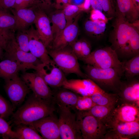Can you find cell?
<instances>
[{"instance_id":"8fae6325","label":"cell","mask_w":139,"mask_h":139,"mask_svg":"<svg viewBox=\"0 0 139 139\" xmlns=\"http://www.w3.org/2000/svg\"><path fill=\"white\" fill-rule=\"evenodd\" d=\"M36 18L34 24L39 39L47 49H51L54 39L49 18L40 5L34 6Z\"/></svg>"},{"instance_id":"ba28073f","label":"cell","mask_w":139,"mask_h":139,"mask_svg":"<svg viewBox=\"0 0 139 139\" xmlns=\"http://www.w3.org/2000/svg\"><path fill=\"white\" fill-rule=\"evenodd\" d=\"M4 57L14 60L23 66L27 70H36L42 62L30 52L21 50L19 47L15 36L8 41L4 50Z\"/></svg>"},{"instance_id":"8992f818","label":"cell","mask_w":139,"mask_h":139,"mask_svg":"<svg viewBox=\"0 0 139 139\" xmlns=\"http://www.w3.org/2000/svg\"><path fill=\"white\" fill-rule=\"evenodd\" d=\"M58 123L60 139H82V137L77 124L76 113L69 107L57 104Z\"/></svg>"},{"instance_id":"30bf717a","label":"cell","mask_w":139,"mask_h":139,"mask_svg":"<svg viewBox=\"0 0 139 139\" xmlns=\"http://www.w3.org/2000/svg\"><path fill=\"white\" fill-rule=\"evenodd\" d=\"M5 81V91L15 109L22 103L31 90L18 75Z\"/></svg>"},{"instance_id":"7402d4cb","label":"cell","mask_w":139,"mask_h":139,"mask_svg":"<svg viewBox=\"0 0 139 139\" xmlns=\"http://www.w3.org/2000/svg\"><path fill=\"white\" fill-rule=\"evenodd\" d=\"M53 92V98L56 105L66 106L74 110L79 95L70 90L64 88Z\"/></svg>"},{"instance_id":"484cf974","label":"cell","mask_w":139,"mask_h":139,"mask_svg":"<svg viewBox=\"0 0 139 139\" xmlns=\"http://www.w3.org/2000/svg\"><path fill=\"white\" fill-rule=\"evenodd\" d=\"M49 19L52 24L51 29L54 39L62 32L66 26V21L62 10L52 13Z\"/></svg>"},{"instance_id":"f907efd6","label":"cell","mask_w":139,"mask_h":139,"mask_svg":"<svg viewBox=\"0 0 139 139\" xmlns=\"http://www.w3.org/2000/svg\"><path fill=\"white\" fill-rule=\"evenodd\" d=\"M113 6L115 8L114 4V0H109Z\"/></svg>"},{"instance_id":"ab89813d","label":"cell","mask_w":139,"mask_h":139,"mask_svg":"<svg viewBox=\"0 0 139 139\" xmlns=\"http://www.w3.org/2000/svg\"><path fill=\"white\" fill-rule=\"evenodd\" d=\"M70 46L71 47L73 51L76 56L78 59H80L81 51V40H76Z\"/></svg>"},{"instance_id":"816d5d0a","label":"cell","mask_w":139,"mask_h":139,"mask_svg":"<svg viewBox=\"0 0 139 139\" xmlns=\"http://www.w3.org/2000/svg\"><path fill=\"white\" fill-rule=\"evenodd\" d=\"M36 1L38 2L39 4L41 3L40 0H36Z\"/></svg>"},{"instance_id":"cb8c5ba5","label":"cell","mask_w":139,"mask_h":139,"mask_svg":"<svg viewBox=\"0 0 139 139\" xmlns=\"http://www.w3.org/2000/svg\"><path fill=\"white\" fill-rule=\"evenodd\" d=\"M115 107V106H106L95 105L90 109L86 111L101 121L106 126L111 119Z\"/></svg>"},{"instance_id":"e575fe53","label":"cell","mask_w":139,"mask_h":139,"mask_svg":"<svg viewBox=\"0 0 139 139\" xmlns=\"http://www.w3.org/2000/svg\"><path fill=\"white\" fill-rule=\"evenodd\" d=\"M17 31L15 37L19 47L24 51L29 52V36L26 30Z\"/></svg>"},{"instance_id":"9a60e30c","label":"cell","mask_w":139,"mask_h":139,"mask_svg":"<svg viewBox=\"0 0 139 139\" xmlns=\"http://www.w3.org/2000/svg\"><path fill=\"white\" fill-rule=\"evenodd\" d=\"M80 15V14H79L72 22L66 25L60 35L54 39L50 49H62L76 40L79 31L78 23Z\"/></svg>"},{"instance_id":"ee69618b","label":"cell","mask_w":139,"mask_h":139,"mask_svg":"<svg viewBox=\"0 0 139 139\" xmlns=\"http://www.w3.org/2000/svg\"><path fill=\"white\" fill-rule=\"evenodd\" d=\"M69 0H56L55 6L58 9L63 8L69 3Z\"/></svg>"},{"instance_id":"6da1fadb","label":"cell","mask_w":139,"mask_h":139,"mask_svg":"<svg viewBox=\"0 0 139 139\" xmlns=\"http://www.w3.org/2000/svg\"><path fill=\"white\" fill-rule=\"evenodd\" d=\"M109 40L119 58L129 59L139 54V20L130 23L115 14Z\"/></svg>"},{"instance_id":"f1b7e54d","label":"cell","mask_w":139,"mask_h":139,"mask_svg":"<svg viewBox=\"0 0 139 139\" xmlns=\"http://www.w3.org/2000/svg\"><path fill=\"white\" fill-rule=\"evenodd\" d=\"M107 23L102 20H88L85 23V29L88 33L99 39L105 33Z\"/></svg>"},{"instance_id":"74e56055","label":"cell","mask_w":139,"mask_h":139,"mask_svg":"<svg viewBox=\"0 0 139 139\" xmlns=\"http://www.w3.org/2000/svg\"><path fill=\"white\" fill-rule=\"evenodd\" d=\"M81 40L82 48L79 60L83 61L90 55L91 53V46L90 42L87 40L84 39Z\"/></svg>"},{"instance_id":"f35d334b","label":"cell","mask_w":139,"mask_h":139,"mask_svg":"<svg viewBox=\"0 0 139 139\" xmlns=\"http://www.w3.org/2000/svg\"><path fill=\"white\" fill-rule=\"evenodd\" d=\"M69 3L77 6L84 11L88 10L91 5L90 0H69Z\"/></svg>"},{"instance_id":"f6af8a7d","label":"cell","mask_w":139,"mask_h":139,"mask_svg":"<svg viewBox=\"0 0 139 139\" xmlns=\"http://www.w3.org/2000/svg\"><path fill=\"white\" fill-rule=\"evenodd\" d=\"M0 35L7 39L10 40L14 34V32H7L0 28Z\"/></svg>"},{"instance_id":"3957f363","label":"cell","mask_w":139,"mask_h":139,"mask_svg":"<svg viewBox=\"0 0 139 139\" xmlns=\"http://www.w3.org/2000/svg\"><path fill=\"white\" fill-rule=\"evenodd\" d=\"M83 68L87 79L92 80L105 91L116 93L123 75L122 68L102 69L86 64Z\"/></svg>"},{"instance_id":"83f0119b","label":"cell","mask_w":139,"mask_h":139,"mask_svg":"<svg viewBox=\"0 0 139 139\" xmlns=\"http://www.w3.org/2000/svg\"><path fill=\"white\" fill-rule=\"evenodd\" d=\"M13 130L17 134V139H42V136L30 125L20 124Z\"/></svg>"},{"instance_id":"1f68e13d","label":"cell","mask_w":139,"mask_h":139,"mask_svg":"<svg viewBox=\"0 0 139 139\" xmlns=\"http://www.w3.org/2000/svg\"><path fill=\"white\" fill-rule=\"evenodd\" d=\"M0 134L4 139H17L16 133L11 125L3 118L0 117Z\"/></svg>"},{"instance_id":"d4e9b609","label":"cell","mask_w":139,"mask_h":139,"mask_svg":"<svg viewBox=\"0 0 139 139\" xmlns=\"http://www.w3.org/2000/svg\"><path fill=\"white\" fill-rule=\"evenodd\" d=\"M122 68L126 79L136 77L139 74V54L122 62Z\"/></svg>"},{"instance_id":"bcb514c9","label":"cell","mask_w":139,"mask_h":139,"mask_svg":"<svg viewBox=\"0 0 139 139\" xmlns=\"http://www.w3.org/2000/svg\"><path fill=\"white\" fill-rule=\"evenodd\" d=\"M10 40H8L0 35V47L2 48L4 51Z\"/></svg>"},{"instance_id":"44dd1931","label":"cell","mask_w":139,"mask_h":139,"mask_svg":"<svg viewBox=\"0 0 139 139\" xmlns=\"http://www.w3.org/2000/svg\"><path fill=\"white\" fill-rule=\"evenodd\" d=\"M115 14L122 16L130 23L139 20V9L132 0H116Z\"/></svg>"},{"instance_id":"8d00e7d4","label":"cell","mask_w":139,"mask_h":139,"mask_svg":"<svg viewBox=\"0 0 139 139\" xmlns=\"http://www.w3.org/2000/svg\"><path fill=\"white\" fill-rule=\"evenodd\" d=\"M39 4L36 0H15L12 8L15 10L29 8Z\"/></svg>"},{"instance_id":"836d02e7","label":"cell","mask_w":139,"mask_h":139,"mask_svg":"<svg viewBox=\"0 0 139 139\" xmlns=\"http://www.w3.org/2000/svg\"><path fill=\"white\" fill-rule=\"evenodd\" d=\"M14 109L12 104L0 94V117L5 119L12 115Z\"/></svg>"},{"instance_id":"52a82bcc","label":"cell","mask_w":139,"mask_h":139,"mask_svg":"<svg viewBox=\"0 0 139 139\" xmlns=\"http://www.w3.org/2000/svg\"><path fill=\"white\" fill-rule=\"evenodd\" d=\"M83 61L86 64L98 68H122V62L110 47H105L94 50Z\"/></svg>"},{"instance_id":"2e32d148","label":"cell","mask_w":139,"mask_h":139,"mask_svg":"<svg viewBox=\"0 0 139 139\" xmlns=\"http://www.w3.org/2000/svg\"><path fill=\"white\" fill-rule=\"evenodd\" d=\"M116 94L123 103L139 106V81L136 77L121 81Z\"/></svg>"},{"instance_id":"c3c4849f","label":"cell","mask_w":139,"mask_h":139,"mask_svg":"<svg viewBox=\"0 0 139 139\" xmlns=\"http://www.w3.org/2000/svg\"><path fill=\"white\" fill-rule=\"evenodd\" d=\"M3 49L0 47V59H2L4 57V52Z\"/></svg>"},{"instance_id":"e0dca14e","label":"cell","mask_w":139,"mask_h":139,"mask_svg":"<svg viewBox=\"0 0 139 139\" xmlns=\"http://www.w3.org/2000/svg\"><path fill=\"white\" fill-rule=\"evenodd\" d=\"M62 87L83 96H91L96 92L105 91L88 79H66Z\"/></svg>"},{"instance_id":"603a6c76","label":"cell","mask_w":139,"mask_h":139,"mask_svg":"<svg viewBox=\"0 0 139 139\" xmlns=\"http://www.w3.org/2000/svg\"><path fill=\"white\" fill-rule=\"evenodd\" d=\"M26 70L23 66L12 60L5 59L0 62V78L5 81L18 75L19 71Z\"/></svg>"},{"instance_id":"9c48e42d","label":"cell","mask_w":139,"mask_h":139,"mask_svg":"<svg viewBox=\"0 0 139 139\" xmlns=\"http://www.w3.org/2000/svg\"><path fill=\"white\" fill-rule=\"evenodd\" d=\"M106 126L107 132L104 139H129L139 136V121L126 123L110 121Z\"/></svg>"},{"instance_id":"7c38bea8","label":"cell","mask_w":139,"mask_h":139,"mask_svg":"<svg viewBox=\"0 0 139 139\" xmlns=\"http://www.w3.org/2000/svg\"><path fill=\"white\" fill-rule=\"evenodd\" d=\"M21 78L37 97L43 99L53 98V92L43 78L36 72H24Z\"/></svg>"},{"instance_id":"681fc988","label":"cell","mask_w":139,"mask_h":139,"mask_svg":"<svg viewBox=\"0 0 139 139\" xmlns=\"http://www.w3.org/2000/svg\"><path fill=\"white\" fill-rule=\"evenodd\" d=\"M136 7L139 9V0H132Z\"/></svg>"},{"instance_id":"4fadbf2b","label":"cell","mask_w":139,"mask_h":139,"mask_svg":"<svg viewBox=\"0 0 139 139\" xmlns=\"http://www.w3.org/2000/svg\"><path fill=\"white\" fill-rule=\"evenodd\" d=\"M29 125L40 133L43 139H60L58 118L54 113Z\"/></svg>"},{"instance_id":"277c9868","label":"cell","mask_w":139,"mask_h":139,"mask_svg":"<svg viewBox=\"0 0 139 139\" xmlns=\"http://www.w3.org/2000/svg\"><path fill=\"white\" fill-rule=\"evenodd\" d=\"M68 46L58 50L47 49L48 53L65 74H74L80 77L87 79L81 70L78 58L71 47Z\"/></svg>"},{"instance_id":"7dc6e473","label":"cell","mask_w":139,"mask_h":139,"mask_svg":"<svg viewBox=\"0 0 139 139\" xmlns=\"http://www.w3.org/2000/svg\"><path fill=\"white\" fill-rule=\"evenodd\" d=\"M42 4L45 7L49 8L52 5V0H40Z\"/></svg>"},{"instance_id":"db71d44e","label":"cell","mask_w":139,"mask_h":139,"mask_svg":"<svg viewBox=\"0 0 139 139\" xmlns=\"http://www.w3.org/2000/svg\"></svg>"},{"instance_id":"4dcf8cb0","label":"cell","mask_w":139,"mask_h":139,"mask_svg":"<svg viewBox=\"0 0 139 139\" xmlns=\"http://www.w3.org/2000/svg\"><path fill=\"white\" fill-rule=\"evenodd\" d=\"M65 16L66 25L72 22L75 18L84 10L79 7L68 4L62 10Z\"/></svg>"},{"instance_id":"7a4b0ae2","label":"cell","mask_w":139,"mask_h":139,"mask_svg":"<svg viewBox=\"0 0 139 139\" xmlns=\"http://www.w3.org/2000/svg\"><path fill=\"white\" fill-rule=\"evenodd\" d=\"M53 98L43 99L33 93L12 115L11 121L15 125H29L54 113L56 109Z\"/></svg>"},{"instance_id":"ffe728a7","label":"cell","mask_w":139,"mask_h":139,"mask_svg":"<svg viewBox=\"0 0 139 139\" xmlns=\"http://www.w3.org/2000/svg\"><path fill=\"white\" fill-rule=\"evenodd\" d=\"M34 6L18 10H12L15 20V31L26 30L34 23L36 18Z\"/></svg>"},{"instance_id":"d590c367","label":"cell","mask_w":139,"mask_h":139,"mask_svg":"<svg viewBox=\"0 0 139 139\" xmlns=\"http://www.w3.org/2000/svg\"><path fill=\"white\" fill-rule=\"evenodd\" d=\"M98 0L104 14H105L106 16L109 18L115 16V9L109 0Z\"/></svg>"},{"instance_id":"ac0fdd59","label":"cell","mask_w":139,"mask_h":139,"mask_svg":"<svg viewBox=\"0 0 139 139\" xmlns=\"http://www.w3.org/2000/svg\"><path fill=\"white\" fill-rule=\"evenodd\" d=\"M26 31L29 38L30 52L45 64H49L53 60L50 58L47 49L39 39L37 31L32 25Z\"/></svg>"},{"instance_id":"b9f144b4","label":"cell","mask_w":139,"mask_h":139,"mask_svg":"<svg viewBox=\"0 0 139 139\" xmlns=\"http://www.w3.org/2000/svg\"><path fill=\"white\" fill-rule=\"evenodd\" d=\"M15 0H0V8L8 11L12 8Z\"/></svg>"},{"instance_id":"4316f807","label":"cell","mask_w":139,"mask_h":139,"mask_svg":"<svg viewBox=\"0 0 139 139\" xmlns=\"http://www.w3.org/2000/svg\"><path fill=\"white\" fill-rule=\"evenodd\" d=\"M90 97L95 105L100 106H115L119 99L116 94L105 91L96 92Z\"/></svg>"},{"instance_id":"7bdbcfd3","label":"cell","mask_w":139,"mask_h":139,"mask_svg":"<svg viewBox=\"0 0 139 139\" xmlns=\"http://www.w3.org/2000/svg\"><path fill=\"white\" fill-rule=\"evenodd\" d=\"M90 5L93 9L99 11L103 13L102 9L98 0H90Z\"/></svg>"},{"instance_id":"f5cc1de1","label":"cell","mask_w":139,"mask_h":139,"mask_svg":"<svg viewBox=\"0 0 139 139\" xmlns=\"http://www.w3.org/2000/svg\"><path fill=\"white\" fill-rule=\"evenodd\" d=\"M1 136V135L0 134V137Z\"/></svg>"},{"instance_id":"f546056e","label":"cell","mask_w":139,"mask_h":139,"mask_svg":"<svg viewBox=\"0 0 139 139\" xmlns=\"http://www.w3.org/2000/svg\"><path fill=\"white\" fill-rule=\"evenodd\" d=\"M15 23L13 14L8 11L0 8V28L7 32H14Z\"/></svg>"},{"instance_id":"d6986e66","label":"cell","mask_w":139,"mask_h":139,"mask_svg":"<svg viewBox=\"0 0 139 139\" xmlns=\"http://www.w3.org/2000/svg\"><path fill=\"white\" fill-rule=\"evenodd\" d=\"M123 103L115 107L109 122L126 123L139 121V106L134 104Z\"/></svg>"},{"instance_id":"5bb4252c","label":"cell","mask_w":139,"mask_h":139,"mask_svg":"<svg viewBox=\"0 0 139 139\" xmlns=\"http://www.w3.org/2000/svg\"><path fill=\"white\" fill-rule=\"evenodd\" d=\"M36 71L49 86L53 88L62 87L67 79L65 74L53 61L49 64H41Z\"/></svg>"},{"instance_id":"5b68a950","label":"cell","mask_w":139,"mask_h":139,"mask_svg":"<svg viewBox=\"0 0 139 139\" xmlns=\"http://www.w3.org/2000/svg\"><path fill=\"white\" fill-rule=\"evenodd\" d=\"M75 113L83 139L104 138L107 128L102 121L86 111H76Z\"/></svg>"},{"instance_id":"60d3db41","label":"cell","mask_w":139,"mask_h":139,"mask_svg":"<svg viewBox=\"0 0 139 139\" xmlns=\"http://www.w3.org/2000/svg\"><path fill=\"white\" fill-rule=\"evenodd\" d=\"M90 19L93 21L102 20L107 22L108 20L105 15L102 12L93 9L91 13Z\"/></svg>"},{"instance_id":"d6a6232c","label":"cell","mask_w":139,"mask_h":139,"mask_svg":"<svg viewBox=\"0 0 139 139\" xmlns=\"http://www.w3.org/2000/svg\"><path fill=\"white\" fill-rule=\"evenodd\" d=\"M95 105L90 96L79 95L74 110L75 112L87 111Z\"/></svg>"}]
</instances>
